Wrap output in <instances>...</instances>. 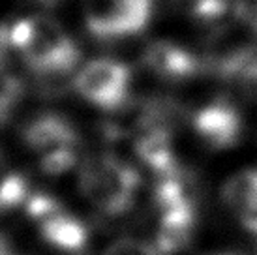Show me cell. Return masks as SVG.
Segmentation results:
<instances>
[{"label":"cell","instance_id":"7","mask_svg":"<svg viewBox=\"0 0 257 255\" xmlns=\"http://www.w3.org/2000/svg\"><path fill=\"white\" fill-rule=\"evenodd\" d=\"M193 132L212 150L233 149L244 132L242 116L233 103L216 99L193 114Z\"/></svg>","mask_w":257,"mask_h":255},{"label":"cell","instance_id":"5","mask_svg":"<svg viewBox=\"0 0 257 255\" xmlns=\"http://www.w3.org/2000/svg\"><path fill=\"white\" fill-rule=\"evenodd\" d=\"M132 85V71L113 58H94L75 73L73 88L92 105L114 111L126 103Z\"/></svg>","mask_w":257,"mask_h":255},{"label":"cell","instance_id":"15","mask_svg":"<svg viewBox=\"0 0 257 255\" xmlns=\"http://www.w3.org/2000/svg\"><path fill=\"white\" fill-rule=\"evenodd\" d=\"M236 15L246 27L257 32V0H236Z\"/></svg>","mask_w":257,"mask_h":255},{"label":"cell","instance_id":"14","mask_svg":"<svg viewBox=\"0 0 257 255\" xmlns=\"http://www.w3.org/2000/svg\"><path fill=\"white\" fill-rule=\"evenodd\" d=\"M235 79L238 81V86L244 92V96L257 101V57L246 64Z\"/></svg>","mask_w":257,"mask_h":255},{"label":"cell","instance_id":"12","mask_svg":"<svg viewBox=\"0 0 257 255\" xmlns=\"http://www.w3.org/2000/svg\"><path fill=\"white\" fill-rule=\"evenodd\" d=\"M23 98V85L19 79L6 77L0 81V124L12 116Z\"/></svg>","mask_w":257,"mask_h":255},{"label":"cell","instance_id":"11","mask_svg":"<svg viewBox=\"0 0 257 255\" xmlns=\"http://www.w3.org/2000/svg\"><path fill=\"white\" fill-rule=\"evenodd\" d=\"M171 6L197 21H216L227 14V0H171Z\"/></svg>","mask_w":257,"mask_h":255},{"label":"cell","instance_id":"17","mask_svg":"<svg viewBox=\"0 0 257 255\" xmlns=\"http://www.w3.org/2000/svg\"><path fill=\"white\" fill-rule=\"evenodd\" d=\"M36 2H40V4H43V6H55V4H58L60 0H36Z\"/></svg>","mask_w":257,"mask_h":255},{"label":"cell","instance_id":"4","mask_svg":"<svg viewBox=\"0 0 257 255\" xmlns=\"http://www.w3.org/2000/svg\"><path fill=\"white\" fill-rule=\"evenodd\" d=\"M154 0H85L86 29L98 40L130 38L147 29Z\"/></svg>","mask_w":257,"mask_h":255},{"label":"cell","instance_id":"9","mask_svg":"<svg viewBox=\"0 0 257 255\" xmlns=\"http://www.w3.org/2000/svg\"><path fill=\"white\" fill-rule=\"evenodd\" d=\"M221 195L236 221L257 236V169H244L229 177Z\"/></svg>","mask_w":257,"mask_h":255},{"label":"cell","instance_id":"10","mask_svg":"<svg viewBox=\"0 0 257 255\" xmlns=\"http://www.w3.org/2000/svg\"><path fill=\"white\" fill-rule=\"evenodd\" d=\"M29 197L27 182L17 173L8 171L0 162V212H6L21 203H27Z\"/></svg>","mask_w":257,"mask_h":255},{"label":"cell","instance_id":"1","mask_svg":"<svg viewBox=\"0 0 257 255\" xmlns=\"http://www.w3.org/2000/svg\"><path fill=\"white\" fill-rule=\"evenodd\" d=\"M10 47L23 57L32 73L45 79L64 77L77 68L81 51L62 25L45 15L25 17L8 29Z\"/></svg>","mask_w":257,"mask_h":255},{"label":"cell","instance_id":"16","mask_svg":"<svg viewBox=\"0 0 257 255\" xmlns=\"http://www.w3.org/2000/svg\"><path fill=\"white\" fill-rule=\"evenodd\" d=\"M8 49H12V47H10V36H8V29L0 27V70H2L4 62H6Z\"/></svg>","mask_w":257,"mask_h":255},{"label":"cell","instance_id":"18","mask_svg":"<svg viewBox=\"0 0 257 255\" xmlns=\"http://www.w3.org/2000/svg\"><path fill=\"white\" fill-rule=\"evenodd\" d=\"M208 255H233V253H208Z\"/></svg>","mask_w":257,"mask_h":255},{"label":"cell","instance_id":"2","mask_svg":"<svg viewBox=\"0 0 257 255\" xmlns=\"http://www.w3.org/2000/svg\"><path fill=\"white\" fill-rule=\"evenodd\" d=\"M141 177L114 154H98L79 169V190L88 205L105 216H120L134 206Z\"/></svg>","mask_w":257,"mask_h":255},{"label":"cell","instance_id":"8","mask_svg":"<svg viewBox=\"0 0 257 255\" xmlns=\"http://www.w3.org/2000/svg\"><path fill=\"white\" fill-rule=\"evenodd\" d=\"M143 64L152 73L169 81L193 77L203 68L201 60L193 53L167 40L150 43L143 53Z\"/></svg>","mask_w":257,"mask_h":255},{"label":"cell","instance_id":"13","mask_svg":"<svg viewBox=\"0 0 257 255\" xmlns=\"http://www.w3.org/2000/svg\"><path fill=\"white\" fill-rule=\"evenodd\" d=\"M101 255H164V251L147 242L136 240V238H124L111 244Z\"/></svg>","mask_w":257,"mask_h":255},{"label":"cell","instance_id":"6","mask_svg":"<svg viewBox=\"0 0 257 255\" xmlns=\"http://www.w3.org/2000/svg\"><path fill=\"white\" fill-rule=\"evenodd\" d=\"M27 212L36 221L42 238L55 249L64 253H79L88 242V229L77 216L51 195H30L27 199Z\"/></svg>","mask_w":257,"mask_h":255},{"label":"cell","instance_id":"3","mask_svg":"<svg viewBox=\"0 0 257 255\" xmlns=\"http://www.w3.org/2000/svg\"><path fill=\"white\" fill-rule=\"evenodd\" d=\"M23 143L49 175H62L77 162L79 135L60 114L45 113L32 118L23 130Z\"/></svg>","mask_w":257,"mask_h":255}]
</instances>
